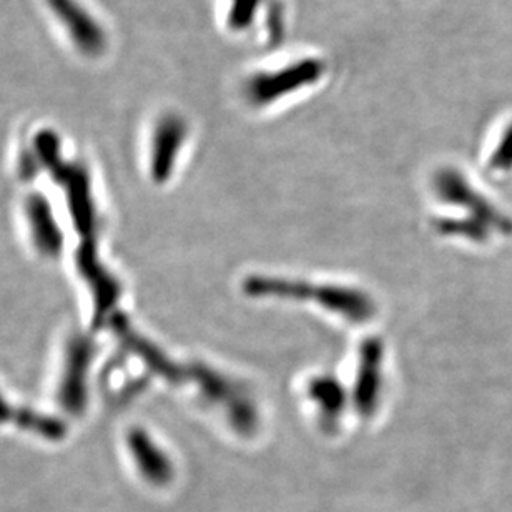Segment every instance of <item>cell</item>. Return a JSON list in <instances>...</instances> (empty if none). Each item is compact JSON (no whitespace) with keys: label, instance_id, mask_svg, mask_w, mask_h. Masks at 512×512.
I'll list each match as a JSON object with an SVG mask.
<instances>
[{"label":"cell","instance_id":"obj_3","mask_svg":"<svg viewBox=\"0 0 512 512\" xmlns=\"http://www.w3.org/2000/svg\"><path fill=\"white\" fill-rule=\"evenodd\" d=\"M190 125L183 115L168 112L155 122L150 143V172L155 182H167L187 143Z\"/></svg>","mask_w":512,"mask_h":512},{"label":"cell","instance_id":"obj_2","mask_svg":"<svg viewBox=\"0 0 512 512\" xmlns=\"http://www.w3.org/2000/svg\"><path fill=\"white\" fill-rule=\"evenodd\" d=\"M47 5L80 54L100 57L109 49L104 25L80 0H47Z\"/></svg>","mask_w":512,"mask_h":512},{"label":"cell","instance_id":"obj_4","mask_svg":"<svg viewBox=\"0 0 512 512\" xmlns=\"http://www.w3.org/2000/svg\"><path fill=\"white\" fill-rule=\"evenodd\" d=\"M381 350L380 341H368L361 351V370L356 384V406L361 413L375 411L381 388Z\"/></svg>","mask_w":512,"mask_h":512},{"label":"cell","instance_id":"obj_1","mask_svg":"<svg viewBox=\"0 0 512 512\" xmlns=\"http://www.w3.org/2000/svg\"><path fill=\"white\" fill-rule=\"evenodd\" d=\"M330 67L320 55L291 57L281 64L253 70L242 80L240 94L250 109H275L325 82Z\"/></svg>","mask_w":512,"mask_h":512},{"label":"cell","instance_id":"obj_7","mask_svg":"<svg viewBox=\"0 0 512 512\" xmlns=\"http://www.w3.org/2000/svg\"><path fill=\"white\" fill-rule=\"evenodd\" d=\"M512 162V124L504 130L501 135V142H499L496 153H494L493 163L494 167H506L508 163Z\"/></svg>","mask_w":512,"mask_h":512},{"label":"cell","instance_id":"obj_5","mask_svg":"<svg viewBox=\"0 0 512 512\" xmlns=\"http://www.w3.org/2000/svg\"><path fill=\"white\" fill-rule=\"evenodd\" d=\"M130 451L137 468L148 483L165 486L173 479V466L167 454L158 449L147 434L135 433L130 438Z\"/></svg>","mask_w":512,"mask_h":512},{"label":"cell","instance_id":"obj_6","mask_svg":"<svg viewBox=\"0 0 512 512\" xmlns=\"http://www.w3.org/2000/svg\"><path fill=\"white\" fill-rule=\"evenodd\" d=\"M310 394L316 403L320 404L325 418L336 419V414H340L341 409L345 406L341 386L331 378L313 381V384H310Z\"/></svg>","mask_w":512,"mask_h":512}]
</instances>
